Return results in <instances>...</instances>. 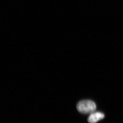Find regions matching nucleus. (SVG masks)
Returning <instances> with one entry per match:
<instances>
[{"mask_svg": "<svg viewBox=\"0 0 123 123\" xmlns=\"http://www.w3.org/2000/svg\"><path fill=\"white\" fill-rule=\"evenodd\" d=\"M77 108L82 114H91L95 111L96 105L94 102L91 100H82L78 103Z\"/></svg>", "mask_w": 123, "mask_h": 123, "instance_id": "obj_1", "label": "nucleus"}, {"mask_svg": "<svg viewBox=\"0 0 123 123\" xmlns=\"http://www.w3.org/2000/svg\"><path fill=\"white\" fill-rule=\"evenodd\" d=\"M104 115L101 112H93L91 113L88 119L89 123H96L100 120L103 119Z\"/></svg>", "mask_w": 123, "mask_h": 123, "instance_id": "obj_2", "label": "nucleus"}]
</instances>
